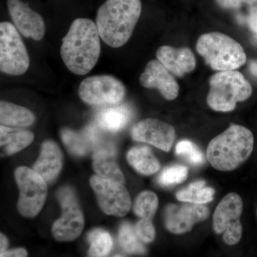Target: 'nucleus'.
Returning <instances> with one entry per match:
<instances>
[{"mask_svg": "<svg viewBox=\"0 0 257 257\" xmlns=\"http://www.w3.org/2000/svg\"><path fill=\"white\" fill-rule=\"evenodd\" d=\"M100 52V36L96 23L86 18L74 20L60 48L67 69L77 75L87 74L97 63Z\"/></svg>", "mask_w": 257, "mask_h": 257, "instance_id": "nucleus-1", "label": "nucleus"}, {"mask_svg": "<svg viewBox=\"0 0 257 257\" xmlns=\"http://www.w3.org/2000/svg\"><path fill=\"white\" fill-rule=\"evenodd\" d=\"M141 13L140 0H106L96 13L101 40L113 48L122 47L133 35Z\"/></svg>", "mask_w": 257, "mask_h": 257, "instance_id": "nucleus-2", "label": "nucleus"}, {"mask_svg": "<svg viewBox=\"0 0 257 257\" xmlns=\"http://www.w3.org/2000/svg\"><path fill=\"white\" fill-rule=\"evenodd\" d=\"M253 142V134L249 130L241 125L231 124L208 145V162L217 170H234L251 156Z\"/></svg>", "mask_w": 257, "mask_h": 257, "instance_id": "nucleus-3", "label": "nucleus"}, {"mask_svg": "<svg viewBox=\"0 0 257 257\" xmlns=\"http://www.w3.org/2000/svg\"><path fill=\"white\" fill-rule=\"evenodd\" d=\"M197 51L211 69L219 72L235 70L246 61L241 45L219 32L204 34L199 37Z\"/></svg>", "mask_w": 257, "mask_h": 257, "instance_id": "nucleus-4", "label": "nucleus"}, {"mask_svg": "<svg viewBox=\"0 0 257 257\" xmlns=\"http://www.w3.org/2000/svg\"><path fill=\"white\" fill-rule=\"evenodd\" d=\"M252 93L250 83L238 71L219 72L209 79L207 104L213 110L231 111L236 103L247 99Z\"/></svg>", "mask_w": 257, "mask_h": 257, "instance_id": "nucleus-5", "label": "nucleus"}, {"mask_svg": "<svg viewBox=\"0 0 257 257\" xmlns=\"http://www.w3.org/2000/svg\"><path fill=\"white\" fill-rule=\"evenodd\" d=\"M30 56L14 25L0 24V70L9 75H23L30 67Z\"/></svg>", "mask_w": 257, "mask_h": 257, "instance_id": "nucleus-6", "label": "nucleus"}, {"mask_svg": "<svg viewBox=\"0 0 257 257\" xmlns=\"http://www.w3.org/2000/svg\"><path fill=\"white\" fill-rule=\"evenodd\" d=\"M15 178L20 189L19 212L25 217H35L41 211L46 201V181L35 170L26 167L17 168Z\"/></svg>", "mask_w": 257, "mask_h": 257, "instance_id": "nucleus-7", "label": "nucleus"}, {"mask_svg": "<svg viewBox=\"0 0 257 257\" xmlns=\"http://www.w3.org/2000/svg\"><path fill=\"white\" fill-rule=\"evenodd\" d=\"M80 99L89 105H116L124 99L123 83L111 75H96L84 79L79 84Z\"/></svg>", "mask_w": 257, "mask_h": 257, "instance_id": "nucleus-8", "label": "nucleus"}, {"mask_svg": "<svg viewBox=\"0 0 257 257\" xmlns=\"http://www.w3.org/2000/svg\"><path fill=\"white\" fill-rule=\"evenodd\" d=\"M57 196L62 213L61 217L52 225V235L58 241H73L79 237L84 229L82 210L75 193L69 187L60 189Z\"/></svg>", "mask_w": 257, "mask_h": 257, "instance_id": "nucleus-9", "label": "nucleus"}, {"mask_svg": "<svg viewBox=\"0 0 257 257\" xmlns=\"http://www.w3.org/2000/svg\"><path fill=\"white\" fill-rule=\"evenodd\" d=\"M242 211V199L236 193L226 194L214 211L213 228L216 234H223L226 244H236L241 239L243 229L240 217Z\"/></svg>", "mask_w": 257, "mask_h": 257, "instance_id": "nucleus-10", "label": "nucleus"}, {"mask_svg": "<svg viewBox=\"0 0 257 257\" xmlns=\"http://www.w3.org/2000/svg\"><path fill=\"white\" fill-rule=\"evenodd\" d=\"M90 185L99 207L106 214L121 217L128 214L132 201L123 184L94 175L91 177Z\"/></svg>", "mask_w": 257, "mask_h": 257, "instance_id": "nucleus-11", "label": "nucleus"}, {"mask_svg": "<svg viewBox=\"0 0 257 257\" xmlns=\"http://www.w3.org/2000/svg\"><path fill=\"white\" fill-rule=\"evenodd\" d=\"M209 209L204 204L185 202L169 204L165 209V226L172 234H181L192 230L196 223L205 220Z\"/></svg>", "mask_w": 257, "mask_h": 257, "instance_id": "nucleus-12", "label": "nucleus"}, {"mask_svg": "<svg viewBox=\"0 0 257 257\" xmlns=\"http://www.w3.org/2000/svg\"><path fill=\"white\" fill-rule=\"evenodd\" d=\"M135 141L150 144L162 151H170L175 140V128L165 121L146 119L139 121L132 130Z\"/></svg>", "mask_w": 257, "mask_h": 257, "instance_id": "nucleus-13", "label": "nucleus"}, {"mask_svg": "<svg viewBox=\"0 0 257 257\" xmlns=\"http://www.w3.org/2000/svg\"><path fill=\"white\" fill-rule=\"evenodd\" d=\"M10 17L19 32L27 38L40 41L45 34V23L41 15L21 0H8Z\"/></svg>", "mask_w": 257, "mask_h": 257, "instance_id": "nucleus-14", "label": "nucleus"}, {"mask_svg": "<svg viewBox=\"0 0 257 257\" xmlns=\"http://www.w3.org/2000/svg\"><path fill=\"white\" fill-rule=\"evenodd\" d=\"M140 82L144 87L158 89L167 100H173L179 94L178 83L158 60L148 62L140 76Z\"/></svg>", "mask_w": 257, "mask_h": 257, "instance_id": "nucleus-15", "label": "nucleus"}, {"mask_svg": "<svg viewBox=\"0 0 257 257\" xmlns=\"http://www.w3.org/2000/svg\"><path fill=\"white\" fill-rule=\"evenodd\" d=\"M60 135L67 150L76 156H85L103 143L100 131L96 125H89L81 132L64 128Z\"/></svg>", "mask_w": 257, "mask_h": 257, "instance_id": "nucleus-16", "label": "nucleus"}, {"mask_svg": "<svg viewBox=\"0 0 257 257\" xmlns=\"http://www.w3.org/2000/svg\"><path fill=\"white\" fill-rule=\"evenodd\" d=\"M157 60L177 77L192 72L196 67V59L190 49L162 46L157 51Z\"/></svg>", "mask_w": 257, "mask_h": 257, "instance_id": "nucleus-17", "label": "nucleus"}, {"mask_svg": "<svg viewBox=\"0 0 257 257\" xmlns=\"http://www.w3.org/2000/svg\"><path fill=\"white\" fill-rule=\"evenodd\" d=\"M115 154L114 147L103 142L94 151L93 169L99 177L123 184L124 175L114 160Z\"/></svg>", "mask_w": 257, "mask_h": 257, "instance_id": "nucleus-18", "label": "nucleus"}, {"mask_svg": "<svg viewBox=\"0 0 257 257\" xmlns=\"http://www.w3.org/2000/svg\"><path fill=\"white\" fill-rule=\"evenodd\" d=\"M62 167V155L58 145L52 140L45 141L33 170L47 182H50L60 174Z\"/></svg>", "mask_w": 257, "mask_h": 257, "instance_id": "nucleus-19", "label": "nucleus"}, {"mask_svg": "<svg viewBox=\"0 0 257 257\" xmlns=\"http://www.w3.org/2000/svg\"><path fill=\"white\" fill-rule=\"evenodd\" d=\"M35 116L28 108L9 101L0 102V122L5 126L26 127L35 122Z\"/></svg>", "mask_w": 257, "mask_h": 257, "instance_id": "nucleus-20", "label": "nucleus"}, {"mask_svg": "<svg viewBox=\"0 0 257 257\" xmlns=\"http://www.w3.org/2000/svg\"><path fill=\"white\" fill-rule=\"evenodd\" d=\"M128 164L139 173L151 175L160 170V163L152 150L146 146L134 147L126 155Z\"/></svg>", "mask_w": 257, "mask_h": 257, "instance_id": "nucleus-21", "label": "nucleus"}, {"mask_svg": "<svg viewBox=\"0 0 257 257\" xmlns=\"http://www.w3.org/2000/svg\"><path fill=\"white\" fill-rule=\"evenodd\" d=\"M131 118V111L121 105L103 109L97 116L99 127L109 133H117L126 126Z\"/></svg>", "mask_w": 257, "mask_h": 257, "instance_id": "nucleus-22", "label": "nucleus"}, {"mask_svg": "<svg viewBox=\"0 0 257 257\" xmlns=\"http://www.w3.org/2000/svg\"><path fill=\"white\" fill-rule=\"evenodd\" d=\"M214 194V189L206 187L204 180H198L189 184L187 188L177 192L176 197L181 202L204 204L213 200Z\"/></svg>", "mask_w": 257, "mask_h": 257, "instance_id": "nucleus-23", "label": "nucleus"}, {"mask_svg": "<svg viewBox=\"0 0 257 257\" xmlns=\"http://www.w3.org/2000/svg\"><path fill=\"white\" fill-rule=\"evenodd\" d=\"M34 139L31 132L14 131L10 128L9 133L1 136L2 156L18 153L31 145Z\"/></svg>", "mask_w": 257, "mask_h": 257, "instance_id": "nucleus-24", "label": "nucleus"}, {"mask_svg": "<svg viewBox=\"0 0 257 257\" xmlns=\"http://www.w3.org/2000/svg\"><path fill=\"white\" fill-rule=\"evenodd\" d=\"M222 9L231 11L239 23L247 24L248 20L257 15V0H216Z\"/></svg>", "mask_w": 257, "mask_h": 257, "instance_id": "nucleus-25", "label": "nucleus"}, {"mask_svg": "<svg viewBox=\"0 0 257 257\" xmlns=\"http://www.w3.org/2000/svg\"><path fill=\"white\" fill-rule=\"evenodd\" d=\"M119 241L122 249L130 254L143 255L146 253L143 241L139 238L135 228L128 222L123 223L120 226Z\"/></svg>", "mask_w": 257, "mask_h": 257, "instance_id": "nucleus-26", "label": "nucleus"}, {"mask_svg": "<svg viewBox=\"0 0 257 257\" xmlns=\"http://www.w3.org/2000/svg\"><path fill=\"white\" fill-rule=\"evenodd\" d=\"M87 239L90 243L88 253L93 257H103L109 254L113 246L111 235L105 230L93 229L88 234Z\"/></svg>", "mask_w": 257, "mask_h": 257, "instance_id": "nucleus-27", "label": "nucleus"}, {"mask_svg": "<svg viewBox=\"0 0 257 257\" xmlns=\"http://www.w3.org/2000/svg\"><path fill=\"white\" fill-rule=\"evenodd\" d=\"M158 204V197L156 194L150 191H145L137 198L134 211L141 219H152L156 213Z\"/></svg>", "mask_w": 257, "mask_h": 257, "instance_id": "nucleus-28", "label": "nucleus"}, {"mask_svg": "<svg viewBox=\"0 0 257 257\" xmlns=\"http://www.w3.org/2000/svg\"><path fill=\"white\" fill-rule=\"evenodd\" d=\"M188 176V168L176 165L166 167L159 176L158 182L163 187H170L184 182Z\"/></svg>", "mask_w": 257, "mask_h": 257, "instance_id": "nucleus-29", "label": "nucleus"}, {"mask_svg": "<svg viewBox=\"0 0 257 257\" xmlns=\"http://www.w3.org/2000/svg\"><path fill=\"white\" fill-rule=\"evenodd\" d=\"M176 154L183 157L192 165H202L205 162V157L202 150L197 145L189 140H182L177 144Z\"/></svg>", "mask_w": 257, "mask_h": 257, "instance_id": "nucleus-30", "label": "nucleus"}, {"mask_svg": "<svg viewBox=\"0 0 257 257\" xmlns=\"http://www.w3.org/2000/svg\"><path fill=\"white\" fill-rule=\"evenodd\" d=\"M137 234L139 238L145 243H150L155 238V229L151 219H141L135 226Z\"/></svg>", "mask_w": 257, "mask_h": 257, "instance_id": "nucleus-31", "label": "nucleus"}, {"mask_svg": "<svg viewBox=\"0 0 257 257\" xmlns=\"http://www.w3.org/2000/svg\"><path fill=\"white\" fill-rule=\"evenodd\" d=\"M28 253L24 248H15L8 249L0 253V257H28Z\"/></svg>", "mask_w": 257, "mask_h": 257, "instance_id": "nucleus-32", "label": "nucleus"}, {"mask_svg": "<svg viewBox=\"0 0 257 257\" xmlns=\"http://www.w3.org/2000/svg\"><path fill=\"white\" fill-rule=\"evenodd\" d=\"M249 30L252 32L253 36L257 40V15L249 19L247 24Z\"/></svg>", "mask_w": 257, "mask_h": 257, "instance_id": "nucleus-33", "label": "nucleus"}, {"mask_svg": "<svg viewBox=\"0 0 257 257\" xmlns=\"http://www.w3.org/2000/svg\"><path fill=\"white\" fill-rule=\"evenodd\" d=\"M9 246V241L8 237L4 234L1 233L0 235V253L5 252L8 249Z\"/></svg>", "mask_w": 257, "mask_h": 257, "instance_id": "nucleus-34", "label": "nucleus"}, {"mask_svg": "<svg viewBox=\"0 0 257 257\" xmlns=\"http://www.w3.org/2000/svg\"><path fill=\"white\" fill-rule=\"evenodd\" d=\"M249 71L253 76L257 77V60H252L248 64Z\"/></svg>", "mask_w": 257, "mask_h": 257, "instance_id": "nucleus-35", "label": "nucleus"}, {"mask_svg": "<svg viewBox=\"0 0 257 257\" xmlns=\"http://www.w3.org/2000/svg\"><path fill=\"white\" fill-rule=\"evenodd\" d=\"M114 257H121V256H114Z\"/></svg>", "mask_w": 257, "mask_h": 257, "instance_id": "nucleus-36", "label": "nucleus"}, {"mask_svg": "<svg viewBox=\"0 0 257 257\" xmlns=\"http://www.w3.org/2000/svg\"><path fill=\"white\" fill-rule=\"evenodd\" d=\"M256 214H257V211H256Z\"/></svg>", "mask_w": 257, "mask_h": 257, "instance_id": "nucleus-37", "label": "nucleus"}]
</instances>
